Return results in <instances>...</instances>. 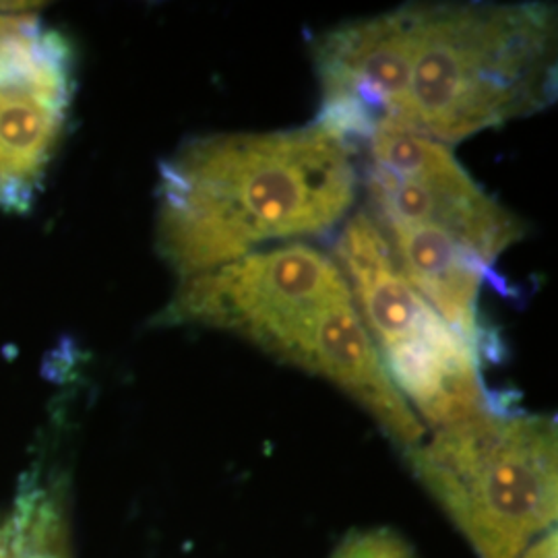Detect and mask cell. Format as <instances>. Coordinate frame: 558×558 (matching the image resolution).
Returning <instances> with one entry per match:
<instances>
[{
  "mask_svg": "<svg viewBox=\"0 0 558 558\" xmlns=\"http://www.w3.org/2000/svg\"><path fill=\"white\" fill-rule=\"evenodd\" d=\"M356 189L352 149L315 122L186 141L161 161L158 251L182 279L207 274L267 240L333 230Z\"/></svg>",
  "mask_w": 558,
  "mask_h": 558,
  "instance_id": "6da1fadb",
  "label": "cell"
},
{
  "mask_svg": "<svg viewBox=\"0 0 558 558\" xmlns=\"http://www.w3.org/2000/svg\"><path fill=\"white\" fill-rule=\"evenodd\" d=\"M161 325H201L248 339L265 354L333 383L403 451L426 428L389 379L338 263L290 242L182 279Z\"/></svg>",
  "mask_w": 558,
  "mask_h": 558,
  "instance_id": "7a4b0ae2",
  "label": "cell"
},
{
  "mask_svg": "<svg viewBox=\"0 0 558 558\" xmlns=\"http://www.w3.org/2000/svg\"><path fill=\"white\" fill-rule=\"evenodd\" d=\"M557 25L548 4H416L398 126L458 143L548 106Z\"/></svg>",
  "mask_w": 558,
  "mask_h": 558,
  "instance_id": "3957f363",
  "label": "cell"
},
{
  "mask_svg": "<svg viewBox=\"0 0 558 558\" xmlns=\"http://www.w3.org/2000/svg\"><path fill=\"white\" fill-rule=\"evenodd\" d=\"M420 484L480 558H519L555 530L557 424L502 403L435 428L405 451Z\"/></svg>",
  "mask_w": 558,
  "mask_h": 558,
  "instance_id": "277c9868",
  "label": "cell"
},
{
  "mask_svg": "<svg viewBox=\"0 0 558 558\" xmlns=\"http://www.w3.org/2000/svg\"><path fill=\"white\" fill-rule=\"evenodd\" d=\"M360 317L385 371L424 428H440L488 403L478 352L403 278L379 223L354 214L336 242Z\"/></svg>",
  "mask_w": 558,
  "mask_h": 558,
  "instance_id": "5b68a950",
  "label": "cell"
},
{
  "mask_svg": "<svg viewBox=\"0 0 558 558\" xmlns=\"http://www.w3.org/2000/svg\"><path fill=\"white\" fill-rule=\"evenodd\" d=\"M366 193L379 226H435L470 246L490 267L525 228L488 195L449 145L385 126L366 141Z\"/></svg>",
  "mask_w": 558,
  "mask_h": 558,
  "instance_id": "8992f818",
  "label": "cell"
},
{
  "mask_svg": "<svg viewBox=\"0 0 558 558\" xmlns=\"http://www.w3.org/2000/svg\"><path fill=\"white\" fill-rule=\"evenodd\" d=\"M27 4H0V207H32L66 124L73 52Z\"/></svg>",
  "mask_w": 558,
  "mask_h": 558,
  "instance_id": "52a82bcc",
  "label": "cell"
},
{
  "mask_svg": "<svg viewBox=\"0 0 558 558\" xmlns=\"http://www.w3.org/2000/svg\"><path fill=\"white\" fill-rule=\"evenodd\" d=\"M416 4L352 21L313 41L320 83L315 124L345 143L398 126L410 81Z\"/></svg>",
  "mask_w": 558,
  "mask_h": 558,
  "instance_id": "ba28073f",
  "label": "cell"
},
{
  "mask_svg": "<svg viewBox=\"0 0 558 558\" xmlns=\"http://www.w3.org/2000/svg\"><path fill=\"white\" fill-rule=\"evenodd\" d=\"M389 240L399 271L440 319L465 339L480 359L490 356V343L480 323V290L493 267L461 240L435 226H379Z\"/></svg>",
  "mask_w": 558,
  "mask_h": 558,
  "instance_id": "9c48e42d",
  "label": "cell"
},
{
  "mask_svg": "<svg viewBox=\"0 0 558 558\" xmlns=\"http://www.w3.org/2000/svg\"><path fill=\"white\" fill-rule=\"evenodd\" d=\"M331 558H416L412 546L391 530H366L343 539Z\"/></svg>",
  "mask_w": 558,
  "mask_h": 558,
  "instance_id": "30bf717a",
  "label": "cell"
},
{
  "mask_svg": "<svg viewBox=\"0 0 558 558\" xmlns=\"http://www.w3.org/2000/svg\"><path fill=\"white\" fill-rule=\"evenodd\" d=\"M519 558H558L557 530L544 534Z\"/></svg>",
  "mask_w": 558,
  "mask_h": 558,
  "instance_id": "8fae6325",
  "label": "cell"
}]
</instances>
